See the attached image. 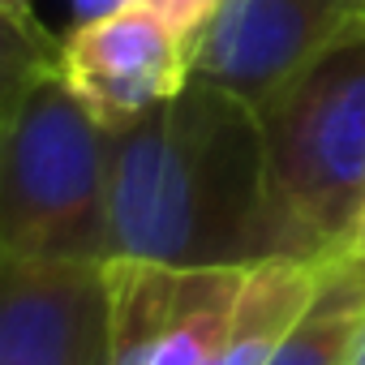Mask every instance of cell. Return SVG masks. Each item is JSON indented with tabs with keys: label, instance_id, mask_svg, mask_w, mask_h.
I'll return each mask as SVG.
<instances>
[{
	"label": "cell",
	"instance_id": "cell-3",
	"mask_svg": "<svg viewBox=\"0 0 365 365\" xmlns=\"http://www.w3.org/2000/svg\"><path fill=\"white\" fill-rule=\"evenodd\" d=\"M0 245L5 258L108 262V129L56 61L14 73L5 91Z\"/></svg>",
	"mask_w": 365,
	"mask_h": 365
},
{
	"label": "cell",
	"instance_id": "cell-6",
	"mask_svg": "<svg viewBox=\"0 0 365 365\" xmlns=\"http://www.w3.org/2000/svg\"><path fill=\"white\" fill-rule=\"evenodd\" d=\"M56 69L82 108L116 133L190 82V39L133 5L65 35L56 48Z\"/></svg>",
	"mask_w": 365,
	"mask_h": 365
},
{
	"label": "cell",
	"instance_id": "cell-1",
	"mask_svg": "<svg viewBox=\"0 0 365 365\" xmlns=\"http://www.w3.org/2000/svg\"><path fill=\"white\" fill-rule=\"evenodd\" d=\"M108 258L262 262V116L250 99L190 73L168 103L108 133Z\"/></svg>",
	"mask_w": 365,
	"mask_h": 365
},
{
	"label": "cell",
	"instance_id": "cell-11",
	"mask_svg": "<svg viewBox=\"0 0 365 365\" xmlns=\"http://www.w3.org/2000/svg\"><path fill=\"white\" fill-rule=\"evenodd\" d=\"M65 5L73 14V26H69V35H73L78 26H91V22H103V18H112L120 9H133L138 0H65Z\"/></svg>",
	"mask_w": 365,
	"mask_h": 365
},
{
	"label": "cell",
	"instance_id": "cell-9",
	"mask_svg": "<svg viewBox=\"0 0 365 365\" xmlns=\"http://www.w3.org/2000/svg\"><path fill=\"white\" fill-rule=\"evenodd\" d=\"M241 284H245V267L180 271L150 365H211V356L228 335Z\"/></svg>",
	"mask_w": 365,
	"mask_h": 365
},
{
	"label": "cell",
	"instance_id": "cell-12",
	"mask_svg": "<svg viewBox=\"0 0 365 365\" xmlns=\"http://www.w3.org/2000/svg\"><path fill=\"white\" fill-rule=\"evenodd\" d=\"M348 254L365 262V202H361V215H356V224H352V237H348Z\"/></svg>",
	"mask_w": 365,
	"mask_h": 365
},
{
	"label": "cell",
	"instance_id": "cell-7",
	"mask_svg": "<svg viewBox=\"0 0 365 365\" xmlns=\"http://www.w3.org/2000/svg\"><path fill=\"white\" fill-rule=\"evenodd\" d=\"M322 267L309 262H288V258H267L245 267V284L228 322V335L211 365H267L275 348L288 339V331L301 322L318 292Z\"/></svg>",
	"mask_w": 365,
	"mask_h": 365
},
{
	"label": "cell",
	"instance_id": "cell-4",
	"mask_svg": "<svg viewBox=\"0 0 365 365\" xmlns=\"http://www.w3.org/2000/svg\"><path fill=\"white\" fill-rule=\"evenodd\" d=\"M365 22V0H224L190 43V73L262 108Z\"/></svg>",
	"mask_w": 365,
	"mask_h": 365
},
{
	"label": "cell",
	"instance_id": "cell-10",
	"mask_svg": "<svg viewBox=\"0 0 365 365\" xmlns=\"http://www.w3.org/2000/svg\"><path fill=\"white\" fill-rule=\"evenodd\" d=\"M220 5H224V0H138V9L155 14L163 26H172L180 39H190V43H194V35L215 18Z\"/></svg>",
	"mask_w": 365,
	"mask_h": 365
},
{
	"label": "cell",
	"instance_id": "cell-5",
	"mask_svg": "<svg viewBox=\"0 0 365 365\" xmlns=\"http://www.w3.org/2000/svg\"><path fill=\"white\" fill-rule=\"evenodd\" d=\"M112 292L103 262L5 258L0 365H108Z\"/></svg>",
	"mask_w": 365,
	"mask_h": 365
},
{
	"label": "cell",
	"instance_id": "cell-8",
	"mask_svg": "<svg viewBox=\"0 0 365 365\" xmlns=\"http://www.w3.org/2000/svg\"><path fill=\"white\" fill-rule=\"evenodd\" d=\"M365 335V262L339 254L322 262L318 292L267 365H348Z\"/></svg>",
	"mask_w": 365,
	"mask_h": 365
},
{
	"label": "cell",
	"instance_id": "cell-13",
	"mask_svg": "<svg viewBox=\"0 0 365 365\" xmlns=\"http://www.w3.org/2000/svg\"><path fill=\"white\" fill-rule=\"evenodd\" d=\"M348 365H365V335H361V344H356V352H352V361Z\"/></svg>",
	"mask_w": 365,
	"mask_h": 365
},
{
	"label": "cell",
	"instance_id": "cell-2",
	"mask_svg": "<svg viewBox=\"0 0 365 365\" xmlns=\"http://www.w3.org/2000/svg\"><path fill=\"white\" fill-rule=\"evenodd\" d=\"M262 262L348 254L365 202V22L262 108Z\"/></svg>",
	"mask_w": 365,
	"mask_h": 365
}]
</instances>
